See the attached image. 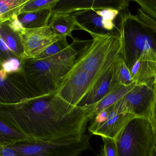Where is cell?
I'll list each match as a JSON object with an SVG mask.
<instances>
[{"instance_id":"cell-1","label":"cell","mask_w":156,"mask_h":156,"mask_svg":"<svg viewBox=\"0 0 156 156\" xmlns=\"http://www.w3.org/2000/svg\"><path fill=\"white\" fill-rule=\"evenodd\" d=\"M0 117L31 139L48 142L81 139L90 121L81 108L55 93L16 103L0 102Z\"/></svg>"},{"instance_id":"cell-2","label":"cell","mask_w":156,"mask_h":156,"mask_svg":"<svg viewBox=\"0 0 156 156\" xmlns=\"http://www.w3.org/2000/svg\"><path fill=\"white\" fill-rule=\"evenodd\" d=\"M73 45L48 57L23 59L24 76L33 90L40 94L55 93L63 78L74 66L80 53Z\"/></svg>"},{"instance_id":"cell-3","label":"cell","mask_w":156,"mask_h":156,"mask_svg":"<svg viewBox=\"0 0 156 156\" xmlns=\"http://www.w3.org/2000/svg\"><path fill=\"white\" fill-rule=\"evenodd\" d=\"M91 36L89 44L80 51L73 67L87 72L96 82L121 56L122 39L119 29L110 34Z\"/></svg>"},{"instance_id":"cell-4","label":"cell","mask_w":156,"mask_h":156,"mask_svg":"<svg viewBox=\"0 0 156 156\" xmlns=\"http://www.w3.org/2000/svg\"><path fill=\"white\" fill-rule=\"evenodd\" d=\"M115 140L120 156H149L155 145L154 130L148 120L135 118Z\"/></svg>"},{"instance_id":"cell-5","label":"cell","mask_w":156,"mask_h":156,"mask_svg":"<svg viewBox=\"0 0 156 156\" xmlns=\"http://www.w3.org/2000/svg\"><path fill=\"white\" fill-rule=\"evenodd\" d=\"M90 136L71 141L48 142L30 140L9 145L19 156H81L90 147Z\"/></svg>"},{"instance_id":"cell-6","label":"cell","mask_w":156,"mask_h":156,"mask_svg":"<svg viewBox=\"0 0 156 156\" xmlns=\"http://www.w3.org/2000/svg\"><path fill=\"white\" fill-rule=\"evenodd\" d=\"M156 103V83L153 86L136 84L112 105V109L120 113L130 114L152 123Z\"/></svg>"},{"instance_id":"cell-7","label":"cell","mask_w":156,"mask_h":156,"mask_svg":"<svg viewBox=\"0 0 156 156\" xmlns=\"http://www.w3.org/2000/svg\"><path fill=\"white\" fill-rule=\"evenodd\" d=\"M120 12L112 8L86 9L71 14L78 30L86 31L91 35H106L118 29L115 21Z\"/></svg>"},{"instance_id":"cell-8","label":"cell","mask_w":156,"mask_h":156,"mask_svg":"<svg viewBox=\"0 0 156 156\" xmlns=\"http://www.w3.org/2000/svg\"><path fill=\"white\" fill-rule=\"evenodd\" d=\"M12 23L20 33L24 49L23 59L36 58L59 38V36L49 26L27 29L22 27L15 18Z\"/></svg>"},{"instance_id":"cell-9","label":"cell","mask_w":156,"mask_h":156,"mask_svg":"<svg viewBox=\"0 0 156 156\" xmlns=\"http://www.w3.org/2000/svg\"><path fill=\"white\" fill-rule=\"evenodd\" d=\"M95 82L92 76L73 67L62 79L55 94L71 105L77 106Z\"/></svg>"},{"instance_id":"cell-10","label":"cell","mask_w":156,"mask_h":156,"mask_svg":"<svg viewBox=\"0 0 156 156\" xmlns=\"http://www.w3.org/2000/svg\"><path fill=\"white\" fill-rule=\"evenodd\" d=\"M40 94L33 90L21 73L7 75L0 63V102L16 103Z\"/></svg>"},{"instance_id":"cell-11","label":"cell","mask_w":156,"mask_h":156,"mask_svg":"<svg viewBox=\"0 0 156 156\" xmlns=\"http://www.w3.org/2000/svg\"><path fill=\"white\" fill-rule=\"evenodd\" d=\"M129 0H60L51 9L53 14H72L86 9H116L121 12L128 10Z\"/></svg>"},{"instance_id":"cell-12","label":"cell","mask_w":156,"mask_h":156,"mask_svg":"<svg viewBox=\"0 0 156 156\" xmlns=\"http://www.w3.org/2000/svg\"><path fill=\"white\" fill-rule=\"evenodd\" d=\"M115 63L94 84L79 103L78 107H83L94 104L111 92L122 87L115 78L114 69Z\"/></svg>"},{"instance_id":"cell-13","label":"cell","mask_w":156,"mask_h":156,"mask_svg":"<svg viewBox=\"0 0 156 156\" xmlns=\"http://www.w3.org/2000/svg\"><path fill=\"white\" fill-rule=\"evenodd\" d=\"M137 118L130 114H122L112 109L105 122L91 133L101 137H109L115 140L126 126L133 119Z\"/></svg>"},{"instance_id":"cell-14","label":"cell","mask_w":156,"mask_h":156,"mask_svg":"<svg viewBox=\"0 0 156 156\" xmlns=\"http://www.w3.org/2000/svg\"><path fill=\"white\" fill-rule=\"evenodd\" d=\"M136 84V83H134L127 86L119 87L107 94L95 103L88 106L79 107L81 108L85 116L90 121L96 114L114 105L133 89Z\"/></svg>"},{"instance_id":"cell-15","label":"cell","mask_w":156,"mask_h":156,"mask_svg":"<svg viewBox=\"0 0 156 156\" xmlns=\"http://www.w3.org/2000/svg\"><path fill=\"white\" fill-rule=\"evenodd\" d=\"M53 14L51 8L20 13L15 17L20 25L25 28H38L48 26Z\"/></svg>"},{"instance_id":"cell-16","label":"cell","mask_w":156,"mask_h":156,"mask_svg":"<svg viewBox=\"0 0 156 156\" xmlns=\"http://www.w3.org/2000/svg\"><path fill=\"white\" fill-rule=\"evenodd\" d=\"M0 37L16 56L23 59L24 49L20 33L9 21L0 23Z\"/></svg>"},{"instance_id":"cell-17","label":"cell","mask_w":156,"mask_h":156,"mask_svg":"<svg viewBox=\"0 0 156 156\" xmlns=\"http://www.w3.org/2000/svg\"><path fill=\"white\" fill-rule=\"evenodd\" d=\"M48 26L59 36L69 37L74 39L72 32L78 30L76 22L71 14H53Z\"/></svg>"},{"instance_id":"cell-18","label":"cell","mask_w":156,"mask_h":156,"mask_svg":"<svg viewBox=\"0 0 156 156\" xmlns=\"http://www.w3.org/2000/svg\"><path fill=\"white\" fill-rule=\"evenodd\" d=\"M34 140L0 117V146Z\"/></svg>"},{"instance_id":"cell-19","label":"cell","mask_w":156,"mask_h":156,"mask_svg":"<svg viewBox=\"0 0 156 156\" xmlns=\"http://www.w3.org/2000/svg\"><path fill=\"white\" fill-rule=\"evenodd\" d=\"M30 0H0V23L12 20Z\"/></svg>"},{"instance_id":"cell-20","label":"cell","mask_w":156,"mask_h":156,"mask_svg":"<svg viewBox=\"0 0 156 156\" xmlns=\"http://www.w3.org/2000/svg\"><path fill=\"white\" fill-rule=\"evenodd\" d=\"M114 74L115 80L120 86H127L135 83L129 68L121 56L115 64Z\"/></svg>"},{"instance_id":"cell-21","label":"cell","mask_w":156,"mask_h":156,"mask_svg":"<svg viewBox=\"0 0 156 156\" xmlns=\"http://www.w3.org/2000/svg\"><path fill=\"white\" fill-rule=\"evenodd\" d=\"M59 1L60 0H30L23 6L19 14L48 8L52 9Z\"/></svg>"},{"instance_id":"cell-22","label":"cell","mask_w":156,"mask_h":156,"mask_svg":"<svg viewBox=\"0 0 156 156\" xmlns=\"http://www.w3.org/2000/svg\"><path fill=\"white\" fill-rule=\"evenodd\" d=\"M69 45H70L68 44L67 40V37L59 36V38L56 42L49 46L35 58L40 59L57 55L66 49Z\"/></svg>"},{"instance_id":"cell-23","label":"cell","mask_w":156,"mask_h":156,"mask_svg":"<svg viewBox=\"0 0 156 156\" xmlns=\"http://www.w3.org/2000/svg\"><path fill=\"white\" fill-rule=\"evenodd\" d=\"M101 138L103 145L99 156H120L114 139L106 137Z\"/></svg>"},{"instance_id":"cell-24","label":"cell","mask_w":156,"mask_h":156,"mask_svg":"<svg viewBox=\"0 0 156 156\" xmlns=\"http://www.w3.org/2000/svg\"><path fill=\"white\" fill-rule=\"evenodd\" d=\"M136 3L147 16L156 21V0H129Z\"/></svg>"},{"instance_id":"cell-25","label":"cell","mask_w":156,"mask_h":156,"mask_svg":"<svg viewBox=\"0 0 156 156\" xmlns=\"http://www.w3.org/2000/svg\"><path fill=\"white\" fill-rule=\"evenodd\" d=\"M16 58H19L8 48L0 37V63L1 65L2 66L5 63Z\"/></svg>"},{"instance_id":"cell-26","label":"cell","mask_w":156,"mask_h":156,"mask_svg":"<svg viewBox=\"0 0 156 156\" xmlns=\"http://www.w3.org/2000/svg\"><path fill=\"white\" fill-rule=\"evenodd\" d=\"M0 156H19L15 150L9 146H0Z\"/></svg>"},{"instance_id":"cell-27","label":"cell","mask_w":156,"mask_h":156,"mask_svg":"<svg viewBox=\"0 0 156 156\" xmlns=\"http://www.w3.org/2000/svg\"><path fill=\"white\" fill-rule=\"evenodd\" d=\"M153 126H154V130L155 134V145L156 147V116L154 117L153 122Z\"/></svg>"},{"instance_id":"cell-28","label":"cell","mask_w":156,"mask_h":156,"mask_svg":"<svg viewBox=\"0 0 156 156\" xmlns=\"http://www.w3.org/2000/svg\"><path fill=\"white\" fill-rule=\"evenodd\" d=\"M149 156H156V147L155 145Z\"/></svg>"}]
</instances>
